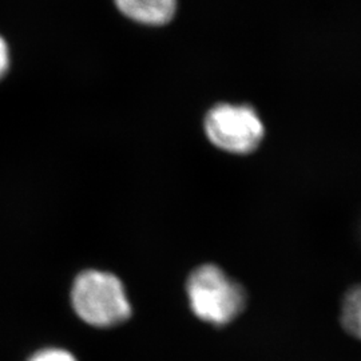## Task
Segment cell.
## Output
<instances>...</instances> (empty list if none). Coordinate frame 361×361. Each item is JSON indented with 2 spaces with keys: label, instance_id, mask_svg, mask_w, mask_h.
<instances>
[{
  "label": "cell",
  "instance_id": "7",
  "mask_svg": "<svg viewBox=\"0 0 361 361\" xmlns=\"http://www.w3.org/2000/svg\"><path fill=\"white\" fill-rule=\"evenodd\" d=\"M10 47L6 42V39L0 35V79L7 74L8 68H10Z\"/></svg>",
  "mask_w": 361,
  "mask_h": 361
},
{
  "label": "cell",
  "instance_id": "3",
  "mask_svg": "<svg viewBox=\"0 0 361 361\" xmlns=\"http://www.w3.org/2000/svg\"><path fill=\"white\" fill-rule=\"evenodd\" d=\"M205 130L210 142L233 154L255 152L265 135L261 118L246 104L213 107L205 118Z\"/></svg>",
  "mask_w": 361,
  "mask_h": 361
},
{
  "label": "cell",
  "instance_id": "2",
  "mask_svg": "<svg viewBox=\"0 0 361 361\" xmlns=\"http://www.w3.org/2000/svg\"><path fill=\"white\" fill-rule=\"evenodd\" d=\"M186 290L194 314L207 323H231L245 307V292L241 285L216 265H204L194 271Z\"/></svg>",
  "mask_w": 361,
  "mask_h": 361
},
{
  "label": "cell",
  "instance_id": "5",
  "mask_svg": "<svg viewBox=\"0 0 361 361\" xmlns=\"http://www.w3.org/2000/svg\"><path fill=\"white\" fill-rule=\"evenodd\" d=\"M340 320L349 335L361 340V284L352 286L345 293Z\"/></svg>",
  "mask_w": 361,
  "mask_h": 361
},
{
  "label": "cell",
  "instance_id": "4",
  "mask_svg": "<svg viewBox=\"0 0 361 361\" xmlns=\"http://www.w3.org/2000/svg\"><path fill=\"white\" fill-rule=\"evenodd\" d=\"M114 3L126 18L146 26L166 25L177 11V0H114Z\"/></svg>",
  "mask_w": 361,
  "mask_h": 361
},
{
  "label": "cell",
  "instance_id": "6",
  "mask_svg": "<svg viewBox=\"0 0 361 361\" xmlns=\"http://www.w3.org/2000/svg\"><path fill=\"white\" fill-rule=\"evenodd\" d=\"M30 361H77L66 349L46 348L37 352Z\"/></svg>",
  "mask_w": 361,
  "mask_h": 361
},
{
  "label": "cell",
  "instance_id": "1",
  "mask_svg": "<svg viewBox=\"0 0 361 361\" xmlns=\"http://www.w3.org/2000/svg\"><path fill=\"white\" fill-rule=\"evenodd\" d=\"M71 302L85 323L98 328L123 323L131 314L123 284L107 271L80 273L73 285Z\"/></svg>",
  "mask_w": 361,
  "mask_h": 361
}]
</instances>
